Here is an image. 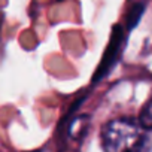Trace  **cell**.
Segmentation results:
<instances>
[{
    "label": "cell",
    "instance_id": "1",
    "mask_svg": "<svg viewBox=\"0 0 152 152\" xmlns=\"http://www.w3.org/2000/svg\"><path fill=\"white\" fill-rule=\"evenodd\" d=\"M104 152H151L152 142L148 130L137 121L119 118L107 122L102 131Z\"/></svg>",
    "mask_w": 152,
    "mask_h": 152
},
{
    "label": "cell",
    "instance_id": "2",
    "mask_svg": "<svg viewBox=\"0 0 152 152\" xmlns=\"http://www.w3.org/2000/svg\"><path fill=\"white\" fill-rule=\"evenodd\" d=\"M139 122H140L146 130H152V100L143 107V110H142V113H140Z\"/></svg>",
    "mask_w": 152,
    "mask_h": 152
}]
</instances>
